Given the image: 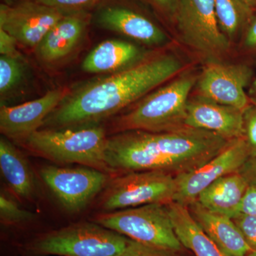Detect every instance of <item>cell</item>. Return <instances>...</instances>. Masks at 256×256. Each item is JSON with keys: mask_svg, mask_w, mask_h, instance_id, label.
<instances>
[{"mask_svg": "<svg viewBox=\"0 0 256 256\" xmlns=\"http://www.w3.org/2000/svg\"><path fill=\"white\" fill-rule=\"evenodd\" d=\"M182 68L181 60L174 55L146 57L70 92L43 126L56 129L97 124L174 78Z\"/></svg>", "mask_w": 256, "mask_h": 256, "instance_id": "cell-1", "label": "cell"}, {"mask_svg": "<svg viewBox=\"0 0 256 256\" xmlns=\"http://www.w3.org/2000/svg\"><path fill=\"white\" fill-rule=\"evenodd\" d=\"M233 141L188 126L164 132L124 131L108 137L106 162L114 175L162 171L176 176L205 164Z\"/></svg>", "mask_w": 256, "mask_h": 256, "instance_id": "cell-2", "label": "cell"}, {"mask_svg": "<svg viewBox=\"0 0 256 256\" xmlns=\"http://www.w3.org/2000/svg\"><path fill=\"white\" fill-rule=\"evenodd\" d=\"M108 139L106 130L94 124L38 130L21 144L56 163L84 165L112 174L106 162Z\"/></svg>", "mask_w": 256, "mask_h": 256, "instance_id": "cell-3", "label": "cell"}, {"mask_svg": "<svg viewBox=\"0 0 256 256\" xmlns=\"http://www.w3.org/2000/svg\"><path fill=\"white\" fill-rule=\"evenodd\" d=\"M196 82L193 74H184L150 92L118 118L112 124V130L164 132L184 127L190 94Z\"/></svg>", "mask_w": 256, "mask_h": 256, "instance_id": "cell-4", "label": "cell"}, {"mask_svg": "<svg viewBox=\"0 0 256 256\" xmlns=\"http://www.w3.org/2000/svg\"><path fill=\"white\" fill-rule=\"evenodd\" d=\"M129 240L96 222H84L38 234L22 250L26 256H117Z\"/></svg>", "mask_w": 256, "mask_h": 256, "instance_id": "cell-5", "label": "cell"}, {"mask_svg": "<svg viewBox=\"0 0 256 256\" xmlns=\"http://www.w3.org/2000/svg\"><path fill=\"white\" fill-rule=\"evenodd\" d=\"M95 222L144 245L172 252L182 249L166 204L104 212L96 217Z\"/></svg>", "mask_w": 256, "mask_h": 256, "instance_id": "cell-6", "label": "cell"}, {"mask_svg": "<svg viewBox=\"0 0 256 256\" xmlns=\"http://www.w3.org/2000/svg\"><path fill=\"white\" fill-rule=\"evenodd\" d=\"M174 175L162 171H136L116 174L109 180L100 198L102 210L112 212L174 201Z\"/></svg>", "mask_w": 256, "mask_h": 256, "instance_id": "cell-7", "label": "cell"}, {"mask_svg": "<svg viewBox=\"0 0 256 256\" xmlns=\"http://www.w3.org/2000/svg\"><path fill=\"white\" fill-rule=\"evenodd\" d=\"M175 22L184 43L214 60L230 50V42L220 30L214 0H180Z\"/></svg>", "mask_w": 256, "mask_h": 256, "instance_id": "cell-8", "label": "cell"}, {"mask_svg": "<svg viewBox=\"0 0 256 256\" xmlns=\"http://www.w3.org/2000/svg\"><path fill=\"white\" fill-rule=\"evenodd\" d=\"M40 175L64 208L73 213L84 210L105 188L111 174L88 166H46Z\"/></svg>", "mask_w": 256, "mask_h": 256, "instance_id": "cell-9", "label": "cell"}, {"mask_svg": "<svg viewBox=\"0 0 256 256\" xmlns=\"http://www.w3.org/2000/svg\"><path fill=\"white\" fill-rule=\"evenodd\" d=\"M250 156L245 138L235 140L205 164L175 176L176 190L173 202L188 206L196 201L200 193L216 180L238 172Z\"/></svg>", "mask_w": 256, "mask_h": 256, "instance_id": "cell-10", "label": "cell"}, {"mask_svg": "<svg viewBox=\"0 0 256 256\" xmlns=\"http://www.w3.org/2000/svg\"><path fill=\"white\" fill-rule=\"evenodd\" d=\"M67 14L34 0H21L1 4L0 28L23 46L36 48L50 28Z\"/></svg>", "mask_w": 256, "mask_h": 256, "instance_id": "cell-11", "label": "cell"}, {"mask_svg": "<svg viewBox=\"0 0 256 256\" xmlns=\"http://www.w3.org/2000/svg\"><path fill=\"white\" fill-rule=\"evenodd\" d=\"M250 67L214 60L197 79L198 96L222 105L244 110L249 105L245 89L252 80Z\"/></svg>", "mask_w": 256, "mask_h": 256, "instance_id": "cell-12", "label": "cell"}, {"mask_svg": "<svg viewBox=\"0 0 256 256\" xmlns=\"http://www.w3.org/2000/svg\"><path fill=\"white\" fill-rule=\"evenodd\" d=\"M70 90L66 86L48 90L42 97L14 106L2 105L0 130L6 138L22 143L42 127L47 118Z\"/></svg>", "mask_w": 256, "mask_h": 256, "instance_id": "cell-13", "label": "cell"}, {"mask_svg": "<svg viewBox=\"0 0 256 256\" xmlns=\"http://www.w3.org/2000/svg\"><path fill=\"white\" fill-rule=\"evenodd\" d=\"M185 126L234 140L244 138V110L198 96L188 100Z\"/></svg>", "mask_w": 256, "mask_h": 256, "instance_id": "cell-14", "label": "cell"}, {"mask_svg": "<svg viewBox=\"0 0 256 256\" xmlns=\"http://www.w3.org/2000/svg\"><path fill=\"white\" fill-rule=\"evenodd\" d=\"M89 12L68 13L60 18L36 48L44 64L54 65L65 60L80 44L90 22Z\"/></svg>", "mask_w": 256, "mask_h": 256, "instance_id": "cell-15", "label": "cell"}, {"mask_svg": "<svg viewBox=\"0 0 256 256\" xmlns=\"http://www.w3.org/2000/svg\"><path fill=\"white\" fill-rule=\"evenodd\" d=\"M102 28L149 46H162L168 41L161 28L140 13L120 6H108L97 15Z\"/></svg>", "mask_w": 256, "mask_h": 256, "instance_id": "cell-16", "label": "cell"}, {"mask_svg": "<svg viewBox=\"0 0 256 256\" xmlns=\"http://www.w3.org/2000/svg\"><path fill=\"white\" fill-rule=\"evenodd\" d=\"M198 225L228 256H246L254 252L230 217L213 213L195 201L188 206Z\"/></svg>", "mask_w": 256, "mask_h": 256, "instance_id": "cell-17", "label": "cell"}, {"mask_svg": "<svg viewBox=\"0 0 256 256\" xmlns=\"http://www.w3.org/2000/svg\"><path fill=\"white\" fill-rule=\"evenodd\" d=\"M144 52L130 42L107 40L99 44L82 64L84 72L90 74H112L146 58Z\"/></svg>", "mask_w": 256, "mask_h": 256, "instance_id": "cell-18", "label": "cell"}, {"mask_svg": "<svg viewBox=\"0 0 256 256\" xmlns=\"http://www.w3.org/2000/svg\"><path fill=\"white\" fill-rule=\"evenodd\" d=\"M249 186L238 172L216 180L198 195L196 201L204 208L233 218L240 207Z\"/></svg>", "mask_w": 256, "mask_h": 256, "instance_id": "cell-19", "label": "cell"}, {"mask_svg": "<svg viewBox=\"0 0 256 256\" xmlns=\"http://www.w3.org/2000/svg\"><path fill=\"white\" fill-rule=\"evenodd\" d=\"M166 205L175 234L183 246L196 256H228L198 225L188 206L175 202Z\"/></svg>", "mask_w": 256, "mask_h": 256, "instance_id": "cell-20", "label": "cell"}, {"mask_svg": "<svg viewBox=\"0 0 256 256\" xmlns=\"http://www.w3.org/2000/svg\"><path fill=\"white\" fill-rule=\"evenodd\" d=\"M0 168L16 196L25 200L34 196L36 182L31 166L14 144L3 138L0 140Z\"/></svg>", "mask_w": 256, "mask_h": 256, "instance_id": "cell-21", "label": "cell"}, {"mask_svg": "<svg viewBox=\"0 0 256 256\" xmlns=\"http://www.w3.org/2000/svg\"><path fill=\"white\" fill-rule=\"evenodd\" d=\"M216 12L220 30L229 41L242 38L254 16V10L242 0H214Z\"/></svg>", "mask_w": 256, "mask_h": 256, "instance_id": "cell-22", "label": "cell"}, {"mask_svg": "<svg viewBox=\"0 0 256 256\" xmlns=\"http://www.w3.org/2000/svg\"><path fill=\"white\" fill-rule=\"evenodd\" d=\"M23 68L18 58L0 57V94L2 97L12 92L22 80Z\"/></svg>", "mask_w": 256, "mask_h": 256, "instance_id": "cell-23", "label": "cell"}, {"mask_svg": "<svg viewBox=\"0 0 256 256\" xmlns=\"http://www.w3.org/2000/svg\"><path fill=\"white\" fill-rule=\"evenodd\" d=\"M0 217L2 223L8 226H20L33 220L34 215L22 210L16 202L6 195L0 196Z\"/></svg>", "mask_w": 256, "mask_h": 256, "instance_id": "cell-24", "label": "cell"}, {"mask_svg": "<svg viewBox=\"0 0 256 256\" xmlns=\"http://www.w3.org/2000/svg\"><path fill=\"white\" fill-rule=\"evenodd\" d=\"M50 8L66 13L89 12L100 2V0H34Z\"/></svg>", "mask_w": 256, "mask_h": 256, "instance_id": "cell-25", "label": "cell"}, {"mask_svg": "<svg viewBox=\"0 0 256 256\" xmlns=\"http://www.w3.org/2000/svg\"><path fill=\"white\" fill-rule=\"evenodd\" d=\"M244 138L250 158L256 156V106L249 104L244 110Z\"/></svg>", "mask_w": 256, "mask_h": 256, "instance_id": "cell-26", "label": "cell"}, {"mask_svg": "<svg viewBox=\"0 0 256 256\" xmlns=\"http://www.w3.org/2000/svg\"><path fill=\"white\" fill-rule=\"evenodd\" d=\"M232 220L240 229L248 244L254 252H256V216L240 213Z\"/></svg>", "mask_w": 256, "mask_h": 256, "instance_id": "cell-27", "label": "cell"}, {"mask_svg": "<svg viewBox=\"0 0 256 256\" xmlns=\"http://www.w3.org/2000/svg\"><path fill=\"white\" fill-rule=\"evenodd\" d=\"M174 252L144 245L130 239L127 247L117 256H174Z\"/></svg>", "mask_w": 256, "mask_h": 256, "instance_id": "cell-28", "label": "cell"}, {"mask_svg": "<svg viewBox=\"0 0 256 256\" xmlns=\"http://www.w3.org/2000/svg\"><path fill=\"white\" fill-rule=\"evenodd\" d=\"M158 12L170 20H175L180 0H144Z\"/></svg>", "mask_w": 256, "mask_h": 256, "instance_id": "cell-29", "label": "cell"}, {"mask_svg": "<svg viewBox=\"0 0 256 256\" xmlns=\"http://www.w3.org/2000/svg\"><path fill=\"white\" fill-rule=\"evenodd\" d=\"M18 42L9 34L0 28V53L1 56L21 60L18 50Z\"/></svg>", "mask_w": 256, "mask_h": 256, "instance_id": "cell-30", "label": "cell"}, {"mask_svg": "<svg viewBox=\"0 0 256 256\" xmlns=\"http://www.w3.org/2000/svg\"><path fill=\"white\" fill-rule=\"evenodd\" d=\"M242 40L244 50L248 53L256 54V13L248 24Z\"/></svg>", "mask_w": 256, "mask_h": 256, "instance_id": "cell-31", "label": "cell"}, {"mask_svg": "<svg viewBox=\"0 0 256 256\" xmlns=\"http://www.w3.org/2000/svg\"><path fill=\"white\" fill-rule=\"evenodd\" d=\"M240 213L256 216V188L249 186L240 204Z\"/></svg>", "mask_w": 256, "mask_h": 256, "instance_id": "cell-32", "label": "cell"}, {"mask_svg": "<svg viewBox=\"0 0 256 256\" xmlns=\"http://www.w3.org/2000/svg\"><path fill=\"white\" fill-rule=\"evenodd\" d=\"M238 172L245 178L249 186L256 188V156L249 158L238 170Z\"/></svg>", "mask_w": 256, "mask_h": 256, "instance_id": "cell-33", "label": "cell"}, {"mask_svg": "<svg viewBox=\"0 0 256 256\" xmlns=\"http://www.w3.org/2000/svg\"><path fill=\"white\" fill-rule=\"evenodd\" d=\"M244 3L252 10H256V0H242Z\"/></svg>", "mask_w": 256, "mask_h": 256, "instance_id": "cell-34", "label": "cell"}, {"mask_svg": "<svg viewBox=\"0 0 256 256\" xmlns=\"http://www.w3.org/2000/svg\"><path fill=\"white\" fill-rule=\"evenodd\" d=\"M246 256H256V252H250V254H247Z\"/></svg>", "mask_w": 256, "mask_h": 256, "instance_id": "cell-35", "label": "cell"}]
</instances>
